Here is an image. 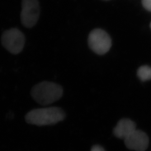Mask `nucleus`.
<instances>
[{"label":"nucleus","instance_id":"nucleus-7","mask_svg":"<svg viewBox=\"0 0 151 151\" xmlns=\"http://www.w3.org/2000/svg\"><path fill=\"white\" fill-rule=\"evenodd\" d=\"M136 129L135 123L129 119H122L119 120L114 128V135L122 139H125Z\"/></svg>","mask_w":151,"mask_h":151},{"label":"nucleus","instance_id":"nucleus-11","mask_svg":"<svg viewBox=\"0 0 151 151\" xmlns=\"http://www.w3.org/2000/svg\"><path fill=\"white\" fill-rule=\"evenodd\" d=\"M150 27H151V23H150Z\"/></svg>","mask_w":151,"mask_h":151},{"label":"nucleus","instance_id":"nucleus-2","mask_svg":"<svg viewBox=\"0 0 151 151\" xmlns=\"http://www.w3.org/2000/svg\"><path fill=\"white\" fill-rule=\"evenodd\" d=\"M63 92V88L59 85L52 82L43 81L32 87L31 95L38 104L47 105L60 100Z\"/></svg>","mask_w":151,"mask_h":151},{"label":"nucleus","instance_id":"nucleus-8","mask_svg":"<svg viewBox=\"0 0 151 151\" xmlns=\"http://www.w3.org/2000/svg\"><path fill=\"white\" fill-rule=\"evenodd\" d=\"M137 76L142 81L151 80V67L148 65H142L137 70Z\"/></svg>","mask_w":151,"mask_h":151},{"label":"nucleus","instance_id":"nucleus-4","mask_svg":"<svg viewBox=\"0 0 151 151\" xmlns=\"http://www.w3.org/2000/svg\"><path fill=\"white\" fill-rule=\"evenodd\" d=\"M25 36L16 28H12L3 33L1 37L2 44L12 54L20 53L24 47Z\"/></svg>","mask_w":151,"mask_h":151},{"label":"nucleus","instance_id":"nucleus-6","mask_svg":"<svg viewBox=\"0 0 151 151\" xmlns=\"http://www.w3.org/2000/svg\"><path fill=\"white\" fill-rule=\"evenodd\" d=\"M149 138L146 133L135 130L124 139L125 146L129 150L135 151H145L149 146Z\"/></svg>","mask_w":151,"mask_h":151},{"label":"nucleus","instance_id":"nucleus-3","mask_svg":"<svg viewBox=\"0 0 151 151\" xmlns=\"http://www.w3.org/2000/svg\"><path fill=\"white\" fill-rule=\"evenodd\" d=\"M88 43L92 50L99 55L106 53L111 47V39L109 35L101 29H96L91 32Z\"/></svg>","mask_w":151,"mask_h":151},{"label":"nucleus","instance_id":"nucleus-1","mask_svg":"<svg viewBox=\"0 0 151 151\" xmlns=\"http://www.w3.org/2000/svg\"><path fill=\"white\" fill-rule=\"evenodd\" d=\"M65 117L62 109L57 107L40 108L34 109L25 116L27 123L38 126L56 124L63 120Z\"/></svg>","mask_w":151,"mask_h":151},{"label":"nucleus","instance_id":"nucleus-9","mask_svg":"<svg viewBox=\"0 0 151 151\" xmlns=\"http://www.w3.org/2000/svg\"><path fill=\"white\" fill-rule=\"evenodd\" d=\"M142 4L146 10L151 12V0H142Z\"/></svg>","mask_w":151,"mask_h":151},{"label":"nucleus","instance_id":"nucleus-10","mask_svg":"<svg viewBox=\"0 0 151 151\" xmlns=\"http://www.w3.org/2000/svg\"><path fill=\"white\" fill-rule=\"evenodd\" d=\"M91 151H105V150L101 146H98V145H96V146H93L92 147Z\"/></svg>","mask_w":151,"mask_h":151},{"label":"nucleus","instance_id":"nucleus-5","mask_svg":"<svg viewBox=\"0 0 151 151\" xmlns=\"http://www.w3.org/2000/svg\"><path fill=\"white\" fill-rule=\"evenodd\" d=\"M40 15L38 0H22L21 21L25 27L31 28L38 22Z\"/></svg>","mask_w":151,"mask_h":151}]
</instances>
